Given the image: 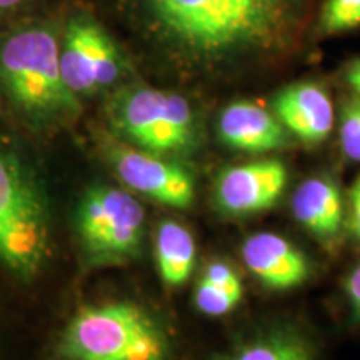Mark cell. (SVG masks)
I'll list each match as a JSON object with an SVG mask.
<instances>
[{"mask_svg": "<svg viewBox=\"0 0 360 360\" xmlns=\"http://www.w3.org/2000/svg\"><path fill=\"white\" fill-rule=\"evenodd\" d=\"M302 0H141L170 51L199 64L269 52L289 39Z\"/></svg>", "mask_w": 360, "mask_h": 360, "instance_id": "6da1fadb", "label": "cell"}, {"mask_svg": "<svg viewBox=\"0 0 360 360\" xmlns=\"http://www.w3.org/2000/svg\"><path fill=\"white\" fill-rule=\"evenodd\" d=\"M0 94L35 129H60L77 119L80 98L62 77L56 27L35 22L0 35Z\"/></svg>", "mask_w": 360, "mask_h": 360, "instance_id": "7a4b0ae2", "label": "cell"}, {"mask_svg": "<svg viewBox=\"0 0 360 360\" xmlns=\"http://www.w3.org/2000/svg\"><path fill=\"white\" fill-rule=\"evenodd\" d=\"M52 360H175L169 327L142 305L109 300L77 310L58 332Z\"/></svg>", "mask_w": 360, "mask_h": 360, "instance_id": "3957f363", "label": "cell"}, {"mask_svg": "<svg viewBox=\"0 0 360 360\" xmlns=\"http://www.w3.org/2000/svg\"><path fill=\"white\" fill-rule=\"evenodd\" d=\"M51 231L37 179L0 135V264L15 277L34 278L51 257Z\"/></svg>", "mask_w": 360, "mask_h": 360, "instance_id": "277c9868", "label": "cell"}, {"mask_svg": "<svg viewBox=\"0 0 360 360\" xmlns=\"http://www.w3.org/2000/svg\"><path fill=\"white\" fill-rule=\"evenodd\" d=\"M107 117L117 137L154 154L187 155L199 143L195 110L172 90L125 87L110 98Z\"/></svg>", "mask_w": 360, "mask_h": 360, "instance_id": "5b68a950", "label": "cell"}, {"mask_svg": "<svg viewBox=\"0 0 360 360\" xmlns=\"http://www.w3.org/2000/svg\"><path fill=\"white\" fill-rule=\"evenodd\" d=\"M80 254L89 267H107L141 254L146 210L125 187L98 184L80 197L74 215Z\"/></svg>", "mask_w": 360, "mask_h": 360, "instance_id": "8992f818", "label": "cell"}, {"mask_svg": "<svg viewBox=\"0 0 360 360\" xmlns=\"http://www.w3.org/2000/svg\"><path fill=\"white\" fill-rule=\"evenodd\" d=\"M97 147L127 191L172 209H188L193 204L192 174L170 157L130 146L107 130L98 132Z\"/></svg>", "mask_w": 360, "mask_h": 360, "instance_id": "52a82bcc", "label": "cell"}, {"mask_svg": "<svg viewBox=\"0 0 360 360\" xmlns=\"http://www.w3.org/2000/svg\"><path fill=\"white\" fill-rule=\"evenodd\" d=\"M60 69L70 92L82 98L114 87L125 62L109 32L90 15L77 13L60 39Z\"/></svg>", "mask_w": 360, "mask_h": 360, "instance_id": "ba28073f", "label": "cell"}, {"mask_svg": "<svg viewBox=\"0 0 360 360\" xmlns=\"http://www.w3.org/2000/svg\"><path fill=\"white\" fill-rule=\"evenodd\" d=\"M289 182L283 162L262 159L233 165L217 177L215 205L224 214L245 217L265 212L281 200Z\"/></svg>", "mask_w": 360, "mask_h": 360, "instance_id": "9c48e42d", "label": "cell"}, {"mask_svg": "<svg viewBox=\"0 0 360 360\" xmlns=\"http://www.w3.org/2000/svg\"><path fill=\"white\" fill-rule=\"evenodd\" d=\"M242 260L260 283L274 290H292L309 281L307 255L285 237L272 232L252 233L242 245Z\"/></svg>", "mask_w": 360, "mask_h": 360, "instance_id": "30bf717a", "label": "cell"}, {"mask_svg": "<svg viewBox=\"0 0 360 360\" xmlns=\"http://www.w3.org/2000/svg\"><path fill=\"white\" fill-rule=\"evenodd\" d=\"M281 124L305 146L327 141L334 127V105L326 89L312 82L292 84L274 98Z\"/></svg>", "mask_w": 360, "mask_h": 360, "instance_id": "8fae6325", "label": "cell"}, {"mask_svg": "<svg viewBox=\"0 0 360 360\" xmlns=\"http://www.w3.org/2000/svg\"><path fill=\"white\" fill-rule=\"evenodd\" d=\"M217 132L225 146L247 154L278 150L289 142L276 115L249 101H238L220 112Z\"/></svg>", "mask_w": 360, "mask_h": 360, "instance_id": "7c38bea8", "label": "cell"}, {"mask_svg": "<svg viewBox=\"0 0 360 360\" xmlns=\"http://www.w3.org/2000/svg\"><path fill=\"white\" fill-rule=\"evenodd\" d=\"M210 360H322V357L307 332L292 323H276L236 340Z\"/></svg>", "mask_w": 360, "mask_h": 360, "instance_id": "4fadbf2b", "label": "cell"}, {"mask_svg": "<svg viewBox=\"0 0 360 360\" xmlns=\"http://www.w3.org/2000/svg\"><path fill=\"white\" fill-rule=\"evenodd\" d=\"M297 222L317 240L332 242L345 224V205L340 188L326 177L304 180L292 197Z\"/></svg>", "mask_w": 360, "mask_h": 360, "instance_id": "5bb4252c", "label": "cell"}, {"mask_svg": "<svg viewBox=\"0 0 360 360\" xmlns=\"http://www.w3.org/2000/svg\"><path fill=\"white\" fill-rule=\"evenodd\" d=\"M154 255L157 272L169 289H179L191 278L197 259V245L186 225L165 220L155 231Z\"/></svg>", "mask_w": 360, "mask_h": 360, "instance_id": "9a60e30c", "label": "cell"}, {"mask_svg": "<svg viewBox=\"0 0 360 360\" xmlns=\"http://www.w3.org/2000/svg\"><path fill=\"white\" fill-rule=\"evenodd\" d=\"M244 299V282L237 270L224 260H212L193 290V304L207 317L229 315Z\"/></svg>", "mask_w": 360, "mask_h": 360, "instance_id": "2e32d148", "label": "cell"}, {"mask_svg": "<svg viewBox=\"0 0 360 360\" xmlns=\"http://www.w3.org/2000/svg\"><path fill=\"white\" fill-rule=\"evenodd\" d=\"M360 25V0H327L321 27L326 34H337Z\"/></svg>", "mask_w": 360, "mask_h": 360, "instance_id": "e0dca14e", "label": "cell"}, {"mask_svg": "<svg viewBox=\"0 0 360 360\" xmlns=\"http://www.w3.org/2000/svg\"><path fill=\"white\" fill-rule=\"evenodd\" d=\"M339 134L344 155L354 162H360V98L344 107Z\"/></svg>", "mask_w": 360, "mask_h": 360, "instance_id": "ac0fdd59", "label": "cell"}, {"mask_svg": "<svg viewBox=\"0 0 360 360\" xmlns=\"http://www.w3.org/2000/svg\"><path fill=\"white\" fill-rule=\"evenodd\" d=\"M345 297L354 321L360 322V264L355 265L345 281Z\"/></svg>", "mask_w": 360, "mask_h": 360, "instance_id": "d6986e66", "label": "cell"}, {"mask_svg": "<svg viewBox=\"0 0 360 360\" xmlns=\"http://www.w3.org/2000/svg\"><path fill=\"white\" fill-rule=\"evenodd\" d=\"M349 231L360 242V175L350 188L349 195Z\"/></svg>", "mask_w": 360, "mask_h": 360, "instance_id": "ffe728a7", "label": "cell"}, {"mask_svg": "<svg viewBox=\"0 0 360 360\" xmlns=\"http://www.w3.org/2000/svg\"><path fill=\"white\" fill-rule=\"evenodd\" d=\"M347 82L357 96L360 97V60L354 62L347 69Z\"/></svg>", "mask_w": 360, "mask_h": 360, "instance_id": "44dd1931", "label": "cell"}, {"mask_svg": "<svg viewBox=\"0 0 360 360\" xmlns=\"http://www.w3.org/2000/svg\"><path fill=\"white\" fill-rule=\"evenodd\" d=\"M27 0H0V17L6 15L8 12L17 11V8L24 6Z\"/></svg>", "mask_w": 360, "mask_h": 360, "instance_id": "7402d4cb", "label": "cell"}]
</instances>
